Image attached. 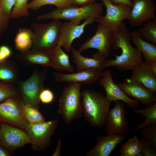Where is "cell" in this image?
Returning a JSON list of instances; mask_svg holds the SVG:
<instances>
[{"mask_svg": "<svg viewBox=\"0 0 156 156\" xmlns=\"http://www.w3.org/2000/svg\"><path fill=\"white\" fill-rule=\"evenodd\" d=\"M131 41L142 53L145 62H156V44L146 41L139 35L137 31L130 32Z\"/></svg>", "mask_w": 156, "mask_h": 156, "instance_id": "cell-22", "label": "cell"}, {"mask_svg": "<svg viewBox=\"0 0 156 156\" xmlns=\"http://www.w3.org/2000/svg\"><path fill=\"white\" fill-rule=\"evenodd\" d=\"M71 0H31L28 4V9L36 10L45 5H53L61 9L73 4Z\"/></svg>", "mask_w": 156, "mask_h": 156, "instance_id": "cell-29", "label": "cell"}, {"mask_svg": "<svg viewBox=\"0 0 156 156\" xmlns=\"http://www.w3.org/2000/svg\"><path fill=\"white\" fill-rule=\"evenodd\" d=\"M20 72L18 65L14 61H7L0 63V80L16 84L20 81Z\"/></svg>", "mask_w": 156, "mask_h": 156, "instance_id": "cell-23", "label": "cell"}, {"mask_svg": "<svg viewBox=\"0 0 156 156\" xmlns=\"http://www.w3.org/2000/svg\"><path fill=\"white\" fill-rule=\"evenodd\" d=\"M125 138L124 134L118 133H109L98 137L95 145L86 153V156H109Z\"/></svg>", "mask_w": 156, "mask_h": 156, "instance_id": "cell-17", "label": "cell"}, {"mask_svg": "<svg viewBox=\"0 0 156 156\" xmlns=\"http://www.w3.org/2000/svg\"><path fill=\"white\" fill-rule=\"evenodd\" d=\"M140 142L143 156H156V151L149 142L143 139Z\"/></svg>", "mask_w": 156, "mask_h": 156, "instance_id": "cell-34", "label": "cell"}, {"mask_svg": "<svg viewBox=\"0 0 156 156\" xmlns=\"http://www.w3.org/2000/svg\"><path fill=\"white\" fill-rule=\"evenodd\" d=\"M55 95L53 92L49 88H44L39 95L40 101L44 104H49L54 100Z\"/></svg>", "mask_w": 156, "mask_h": 156, "instance_id": "cell-35", "label": "cell"}, {"mask_svg": "<svg viewBox=\"0 0 156 156\" xmlns=\"http://www.w3.org/2000/svg\"><path fill=\"white\" fill-rule=\"evenodd\" d=\"M55 20L47 23H33L30 28L34 34L31 49L52 53L59 44L62 24Z\"/></svg>", "mask_w": 156, "mask_h": 156, "instance_id": "cell-5", "label": "cell"}, {"mask_svg": "<svg viewBox=\"0 0 156 156\" xmlns=\"http://www.w3.org/2000/svg\"><path fill=\"white\" fill-rule=\"evenodd\" d=\"M104 5L96 2L84 6H79L74 4L61 9H57L49 12L38 16L36 19L53 20H67L76 25H79L81 21L88 18H97L102 15Z\"/></svg>", "mask_w": 156, "mask_h": 156, "instance_id": "cell-3", "label": "cell"}, {"mask_svg": "<svg viewBox=\"0 0 156 156\" xmlns=\"http://www.w3.org/2000/svg\"><path fill=\"white\" fill-rule=\"evenodd\" d=\"M10 17L6 15L2 9H0V35L8 26Z\"/></svg>", "mask_w": 156, "mask_h": 156, "instance_id": "cell-37", "label": "cell"}, {"mask_svg": "<svg viewBox=\"0 0 156 156\" xmlns=\"http://www.w3.org/2000/svg\"><path fill=\"white\" fill-rule=\"evenodd\" d=\"M142 138L149 142L156 151V124L147 126L141 130Z\"/></svg>", "mask_w": 156, "mask_h": 156, "instance_id": "cell-33", "label": "cell"}, {"mask_svg": "<svg viewBox=\"0 0 156 156\" xmlns=\"http://www.w3.org/2000/svg\"><path fill=\"white\" fill-rule=\"evenodd\" d=\"M31 144L29 138L24 130L10 124L0 123V144L10 153Z\"/></svg>", "mask_w": 156, "mask_h": 156, "instance_id": "cell-10", "label": "cell"}, {"mask_svg": "<svg viewBox=\"0 0 156 156\" xmlns=\"http://www.w3.org/2000/svg\"><path fill=\"white\" fill-rule=\"evenodd\" d=\"M1 8L5 14L10 17L12 10L15 5L16 0H0Z\"/></svg>", "mask_w": 156, "mask_h": 156, "instance_id": "cell-36", "label": "cell"}, {"mask_svg": "<svg viewBox=\"0 0 156 156\" xmlns=\"http://www.w3.org/2000/svg\"><path fill=\"white\" fill-rule=\"evenodd\" d=\"M11 54V50L8 46L2 45L0 47V63L6 60Z\"/></svg>", "mask_w": 156, "mask_h": 156, "instance_id": "cell-38", "label": "cell"}, {"mask_svg": "<svg viewBox=\"0 0 156 156\" xmlns=\"http://www.w3.org/2000/svg\"><path fill=\"white\" fill-rule=\"evenodd\" d=\"M34 34L30 28H20L16 34L14 40L15 49L20 52L24 53L31 49Z\"/></svg>", "mask_w": 156, "mask_h": 156, "instance_id": "cell-24", "label": "cell"}, {"mask_svg": "<svg viewBox=\"0 0 156 156\" xmlns=\"http://www.w3.org/2000/svg\"><path fill=\"white\" fill-rule=\"evenodd\" d=\"M57 124V120L54 119L26 126L25 131L29 138L33 150L42 151L50 146L51 138Z\"/></svg>", "mask_w": 156, "mask_h": 156, "instance_id": "cell-7", "label": "cell"}, {"mask_svg": "<svg viewBox=\"0 0 156 156\" xmlns=\"http://www.w3.org/2000/svg\"><path fill=\"white\" fill-rule=\"evenodd\" d=\"M114 33L112 47L114 50L121 49L122 53L116 55L115 59H106L103 67L115 66L120 70H132L143 62L142 54L132 45L130 32L125 22H122L119 30Z\"/></svg>", "mask_w": 156, "mask_h": 156, "instance_id": "cell-1", "label": "cell"}, {"mask_svg": "<svg viewBox=\"0 0 156 156\" xmlns=\"http://www.w3.org/2000/svg\"><path fill=\"white\" fill-rule=\"evenodd\" d=\"M73 4L79 6L85 5L90 3L96 2L99 0H71Z\"/></svg>", "mask_w": 156, "mask_h": 156, "instance_id": "cell-39", "label": "cell"}, {"mask_svg": "<svg viewBox=\"0 0 156 156\" xmlns=\"http://www.w3.org/2000/svg\"><path fill=\"white\" fill-rule=\"evenodd\" d=\"M28 0H16L10 15V18L14 19L21 17H27L29 14L28 11Z\"/></svg>", "mask_w": 156, "mask_h": 156, "instance_id": "cell-32", "label": "cell"}, {"mask_svg": "<svg viewBox=\"0 0 156 156\" xmlns=\"http://www.w3.org/2000/svg\"><path fill=\"white\" fill-rule=\"evenodd\" d=\"M114 33L108 25L99 23L95 34L88 39L78 49L81 53L90 48L97 49L105 58L109 55L112 47Z\"/></svg>", "mask_w": 156, "mask_h": 156, "instance_id": "cell-9", "label": "cell"}, {"mask_svg": "<svg viewBox=\"0 0 156 156\" xmlns=\"http://www.w3.org/2000/svg\"><path fill=\"white\" fill-rule=\"evenodd\" d=\"M104 125L107 134H125L128 132V121L126 116L124 103L122 101H115L114 107L109 110Z\"/></svg>", "mask_w": 156, "mask_h": 156, "instance_id": "cell-14", "label": "cell"}, {"mask_svg": "<svg viewBox=\"0 0 156 156\" xmlns=\"http://www.w3.org/2000/svg\"><path fill=\"white\" fill-rule=\"evenodd\" d=\"M17 60L24 65L31 66L40 65L45 67L53 68V64L52 53L31 49L28 52L16 54Z\"/></svg>", "mask_w": 156, "mask_h": 156, "instance_id": "cell-19", "label": "cell"}, {"mask_svg": "<svg viewBox=\"0 0 156 156\" xmlns=\"http://www.w3.org/2000/svg\"><path fill=\"white\" fill-rule=\"evenodd\" d=\"M61 47L58 44L53 53V68L58 71H65L70 73H73L74 68L70 62L69 56L62 50Z\"/></svg>", "mask_w": 156, "mask_h": 156, "instance_id": "cell-25", "label": "cell"}, {"mask_svg": "<svg viewBox=\"0 0 156 156\" xmlns=\"http://www.w3.org/2000/svg\"><path fill=\"white\" fill-rule=\"evenodd\" d=\"M119 153L120 156H143L140 140L137 136L135 135L122 143Z\"/></svg>", "mask_w": 156, "mask_h": 156, "instance_id": "cell-27", "label": "cell"}, {"mask_svg": "<svg viewBox=\"0 0 156 156\" xmlns=\"http://www.w3.org/2000/svg\"><path fill=\"white\" fill-rule=\"evenodd\" d=\"M81 86V83H68L63 89L59 100L57 113L67 125L81 118L83 114Z\"/></svg>", "mask_w": 156, "mask_h": 156, "instance_id": "cell-4", "label": "cell"}, {"mask_svg": "<svg viewBox=\"0 0 156 156\" xmlns=\"http://www.w3.org/2000/svg\"><path fill=\"white\" fill-rule=\"evenodd\" d=\"M73 62L76 65L77 71L89 68H94L101 71L104 69L103 64L106 60L99 51L93 54L90 58L82 56L80 53L72 47Z\"/></svg>", "mask_w": 156, "mask_h": 156, "instance_id": "cell-21", "label": "cell"}, {"mask_svg": "<svg viewBox=\"0 0 156 156\" xmlns=\"http://www.w3.org/2000/svg\"><path fill=\"white\" fill-rule=\"evenodd\" d=\"M103 73L94 68H89L77 73H54L56 81L59 82L79 83L89 84L95 82L102 76Z\"/></svg>", "mask_w": 156, "mask_h": 156, "instance_id": "cell-18", "label": "cell"}, {"mask_svg": "<svg viewBox=\"0 0 156 156\" xmlns=\"http://www.w3.org/2000/svg\"><path fill=\"white\" fill-rule=\"evenodd\" d=\"M20 95L18 87L14 84L0 82V103L9 98Z\"/></svg>", "mask_w": 156, "mask_h": 156, "instance_id": "cell-31", "label": "cell"}, {"mask_svg": "<svg viewBox=\"0 0 156 156\" xmlns=\"http://www.w3.org/2000/svg\"><path fill=\"white\" fill-rule=\"evenodd\" d=\"M111 102L103 94L90 89L81 92L82 113L86 120L96 127L104 125Z\"/></svg>", "mask_w": 156, "mask_h": 156, "instance_id": "cell-2", "label": "cell"}, {"mask_svg": "<svg viewBox=\"0 0 156 156\" xmlns=\"http://www.w3.org/2000/svg\"><path fill=\"white\" fill-rule=\"evenodd\" d=\"M106 8L105 16H102L96 22L109 25L114 32L117 31L123 21L128 20L131 8L123 4H114L110 0H101Z\"/></svg>", "mask_w": 156, "mask_h": 156, "instance_id": "cell-11", "label": "cell"}, {"mask_svg": "<svg viewBox=\"0 0 156 156\" xmlns=\"http://www.w3.org/2000/svg\"><path fill=\"white\" fill-rule=\"evenodd\" d=\"M38 109L36 108L24 105L23 114L28 124H35L45 121L44 118Z\"/></svg>", "mask_w": 156, "mask_h": 156, "instance_id": "cell-30", "label": "cell"}, {"mask_svg": "<svg viewBox=\"0 0 156 156\" xmlns=\"http://www.w3.org/2000/svg\"><path fill=\"white\" fill-rule=\"evenodd\" d=\"M10 153L5 148L0 144V156H10Z\"/></svg>", "mask_w": 156, "mask_h": 156, "instance_id": "cell-42", "label": "cell"}, {"mask_svg": "<svg viewBox=\"0 0 156 156\" xmlns=\"http://www.w3.org/2000/svg\"><path fill=\"white\" fill-rule=\"evenodd\" d=\"M114 4H123L128 5L132 8L133 4L131 0H110Z\"/></svg>", "mask_w": 156, "mask_h": 156, "instance_id": "cell-40", "label": "cell"}, {"mask_svg": "<svg viewBox=\"0 0 156 156\" xmlns=\"http://www.w3.org/2000/svg\"><path fill=\"white\" fill-rule=\"evenodd\" d=\"M47 72L46 69L42 71L35 69L29 77L18 83L20 95L25 105L39 108V95L44 88Z\"/></svg>", "mask_w": 156, "mask_h": 156, "instance_id": "cell-6", "label": "cell"}, {"mask_svg": "<svg viewBox=\"0 0 156 156\" xmlns=\"http://www.w3.org/2000/svg\"><path fill=\"white\" fill-rule=\"evenodd\" d=\"M98 18L90 17L84 20L83 23L76 25L71 22H65L61 27L59 44L67 52L71 51L72 43L75 39L79 38L84 31L87 25L92 24Z\"/></svg>", "mask_w": 156, "mask_h": 156, "instance_id": "cell-16", "label": "cell"}, {"mask_svg": "<svg viewBox=\"0 0 156 156\" xmlns=\"http://www.w3.org/2000/svg\"><path fill=\"white\" fill-rule=\"evenodd\" d=\"M133 112L141 115L145 119L142 122L133 127L134 130H141L147 126L156 124V103L145 108L135 109Z\"/></svg>", "mask_w": 156, "mask_h": 156, "instance_id": "cell-26", "label": "cell"}, {"mask_svg": "<svg viewBox=\"0 0 156 156\" xmlns=\"http://www.w3.org/2000/svg\"><path fill=\"white\" fill-rule=\"evenodd\" d=\"M137 31L144 40L156 44V20H152L143 24Z\"/></svg>", "mask_w": 156, "mask_h": 156, "instance_id": "cell-28", "label": "cell"}, {"mask_svg": "<svg viewBox=\"0 0 156 156\" xmlns=\"http://www.w3.org/2000/svg\"><path fill=\"white\" fill-rule=\"evenodd\" d=\"M117 85L126 96L134 98L147 107L156 103V94L131 77Z\"/></svg>", "mask_w": 156, "mask_h": 156, "instance_id": "cell-13", "label": "cell"}, {"mask_svg": "<svg viewBox=\"0 0 156 156\" xmlns=\"http://www.w3.org/2000/svg\"><path fill=\"white\" fill-rule=\"evenodd\" d=\"M25 104L20 95L10 97L0 103V123L24 130L28 125L23 114Z\"/></svg>", "mask_w": 156, "mask_h": 156, "instance_id": "cell-8", "label": "cell"}, {"mask_svg": "<svg viewBox=\"0 0 156 156\" xmlns=\"http://www.w3.org/2000/svg\"><path fill=\"white\" fill-rule=\"evenodd\" d=\"M1 9V3H0V9Z\"/></svg>", "mask_w": 156, "mask_h": 156, "instance_id": "cell-43", "label": "cell"}, {"mask_svg": "<svg viewBox=\"0 0 156 156\" xmlns=\"http://www.w3.org/2000/svg\"><path fill=\"white\" fill-rule=\"evenodd\" d=\"M99 83L104 89L106 97L109 101H121L132 109L137 108L139 101L126 96L120 90L113 80L112 71L110 70L105 71L100 77Z\"/></svg>", "mask_w": 156, "mask_h": 156, "instance_id": "cell-15", "label": "cell"}, {"mask_svg": "<svg viewBox=\"0 0 156 156\" xmlns=\"http://www.w3.org/2000/svg\"><path fill=\"white\" fill-rule=\"evenodd\" d=\"M62 147V142L61 139L58 140L55 151L53 154V156H60V155Z\"/></svg>", "mask_w": 156, "mask_h": 156, "instance_id": "cell-41", "label": "cell"}, {"mask_svg": "<svg viewBox=\"0 0 156 156\" xmlns=\"http://www.w3.org/2000/svg\"><path fill=\"white\" fill-rule=\"evenodd\" d=\"M133 6L128 23L132 27H140L143 24L156 20L155 0H131Z\"/></svg>", "mask_w": 156, "mask_h": 156, "instance_id": "cell-12", "label": "cell"}, {"mask_svg": "<svg viewBox=\"0 0 156 156\" xmlns=\"http://www.w3.org/2000/svg\"><path fill=\"white\" fill-rule=\"evenodd\" d=\"M132 70L131 78L156 93V73L150 64L143 62Z\"/></svg>", "mask_w": 156, "mask_h": 156, "instance_id": "cell-20", "label": "cell"}]
</instances>
